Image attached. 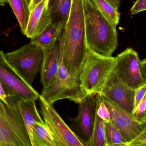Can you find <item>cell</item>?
<instances>
[{
  "label": "cell",
  "instance_id": "cell-1",
  "mask_svg": "<svg viewBox=\"0 0 146 146\" xmlns=\"http://www.w3.org/2000/svg\"><path fill=\"white\" fill-rule=\"evenodd\" d=\"M58 40L66 68L70 73L80 76L88 51L83 0H72L69 18Z\"/></svg>",
  "mask_w": 146,
  "mask_h": 146
},
{
  "label": "cell",
  "instance_id": "cell-2",
  "mask_svg": "<svg viewBox=\"0 0 146 146\" xmlns=\"http://www.w3.org/2000/svg\"><path fill=\"white\" fill-rule=\"evenodd\" d=\"M86 44L91 52L111 57L118 45L116 26L90 0H83Z\"/></svg>",
  "mask_w": 146,
  "mask_h": 146
},
{
  "label": "cell",
  "instance_id": "cell-3",
  "mask_svg": "<svg viewBox=\"0 0 146 146\" xmlns=\"http://www.w3.org/2000/svg\"><path fill=\"white\" fill-rule=\"evenodd\" d=\"M21 100L0 99V146H32L19 106Z\"/></svg>",
  "mask_w": 146,
  "mask_h": 146
},
{
  "label": "cell",
  "instance_id": "cell-4",
  "mask_svg": "<svg viewBox=\"0 0 146 146\" xmlns=\"http://www.w3.org/2000/svg\"><path fill=\"white\" fill-rule=\"evenodd\" d=\"M58 69L52 82L42 88L40 95L48 103L53 105L60 100L68 99L77 104L88 94L81 85L80 76L70 73L66 68L60 48Z\"/></svg>",
  "mask_w": 146,
  "mask_h": 146
},
{
  "label": "cell",
  "instance_id": "cell-5",
  "mask_svg": "<svg viewBox=\"0 0 146 146\" xmlns=\"http://www.w3.org/2000/svg\"><path fill=\"white\" fill-rule=\"evenodd\" d=\"M116 64V57L100 56L88 49L80 73L82 87L88 94L100 93Z\"/></svg>",
  "mask_w": 146,
  "mask_h": 146
},
{
  "label": "cell",
  "instance_id": "cell-6",
  "mask_svg": "<svg viewBox=\"0 0 146 146\" xmlns=\"http://www.w3.org/2000/svg\"><path fill=\"white\" fill-rule=\"evenodd\" d=\"M4 56L21 79L32 86L36 76L41 70L44 58L43 50L29 43L13 52L4 53Z\"/></svg>",
  "mask_w": 146,
  "mask_h": 146
},
{
  "label": "cell",
  "instance_id": "cell-7",
  "mask_svg": "<svg viewBox=\"0 0 146 146\" xmlns=\"http://www.w3.org/2000/svg\"><path fill=\"white\" fill-rule=\"evenodd\" d=\"M40 111L56 146H86V143L65 123L53 106L40 94Z\"/></svg>",
  "mask_w": 146,
  "mask_h": 146
},
{
  "label": "cell",
  "instance_id": "cell-8",
  "mask_svg": "<svg viewBox=\"0 0 146 146\" xmlns=\"http://www.w3.org/2000/svg\"><path fill=\"white\" fill-rule=\"evenodd\" d=\"M0 82L8 96L22 100L36 101L40 94L25 83L13 70L7 62L3 51L0 50Z\"/></svg>",
  "mask_w": 146,
  "mask_h": 146
},
{
  "label": "cell",
  "instance_id": "cell-9",
  "mask_svg": "<svg viewBox=\"0 0 146 146\" xmlns=\"http://www.w3.org/2000/svg\"><path fill=\"white\" fill-rule=\"evenodd\" d=\"M114 71L118 77L135 90L146 84L140 70L138 54L131 48H126L116 57Z\"/></svg>",
  "mask_w": 146,
  "mask_h": 146
},
{
  "label": "cell",
  "instance_id": "cell-10",
  "mask_svg": "<svg viewBox=\"0 0 146 146\" xmlns=\"http://www.w3.org/2000/svg\"><path fill=\"white\" fill-rule=\"evenodd\" d=\"M101 96L110 112V122L121 134L127 143L133 141L146 130V125L139 123L131 114L109 98L102 95Z\"/></svg>",
  "mask_w": 146,
  "mask_h": 146
},
{
  "label": "cell",
  "instance_id": "cell-11",
  "mask_svg": "<svg viewBox=\"0 0 146 146\" xmlns=\"http://www.w3.org/2000/svg\"><path fill=\"white\" fill-rule=\"evenodd\" d=\"M135 92L136 90L118 77L113 71L100 94L132 115Z\"/></svg>",
  "mask_w": 146,
  "mask_h": 146
},
{
  "label": "cell",
  "instance_id": "cell-12",
  "mask_svg": "<svg viewBox=\"0 0 146 146\" xmlns=\"http://www.w3.org/2000/svg\"><path fill=\"white\" fill-rule=\"evenodd\" d=\"M98 98V94H88L78 104V114L73 119L74 125L86 146L93 133Z\"/></svg>",
  "mask_w": 146,
  "mask_h": 146
},
{
  "label": "cell",
  "instance_id": "cell-13",
  "mask_svg": "<svg viewBox=\"0 0 146 146\" xmlns=\"http://www.w3.org/2000/svg\"><path fill=\"white\" fill-rule=\"evenodd\" d=\"M49 0H42L30 8L29 18L25 30V35L32 39L40 34L52 23L48 10Z\"/></svg>",
  "mask_w": 146,
  "mask_h": 146
},
{
  "label": "cell",
  "instance_id": "cell-14",
  "mask_svg": "<svg viewBox=\"0 0 146 146\" xmlns=\"http://www.w3.org/2000/svg\"><path fill=\"white\" fill-rule=\"evenodd\" d=\"M43 52L44 58L40 70V82L42 88L52 82L58 69L60 54L58 40L51 50Z\"/></svg>",
  "mask_w": 146,
  "mask_h": 146
},
{
  "label": "cell",
  "instance_id": "cell-15",
  "mask_svg": "<svg viewBox=\"0 0 146 146\" xmlns=\"http://www.w3.org/2000/svg\"><path fill=\"white\" fill-rule=\"evenodd\" d=\"M64 26L60 22H52L40 34L31 39L29 43L41 48L43 52L51 50L58 41Z\"/></svg>",
  "mask_w": 146,
  "mask_h": 146
},
{
  "label": "cell",
  "instance_id": "cell-16",
  "mask_svg": "<svg viewBox=\"0 0 146 146\" xmlns=\"http://www.w3.org/2000/svg\"><path fill=\"white\" fill-rule=\"evenodd\" d=\"M19 106L31 142L32 129L34 124L36 122L43 123L44 122V120L42 119L37 111L35 101L21 100L19 102Z\"/></svg>",
  "mask_w": 146,
  "mask_h": 146
},
{
  "label": "cell",
  "instance_id": "cell-17",
  "mask_svg": "<svg viewBox=\"0 0 146 146\" xmlns=\"http://www.w3.org/2000/svg\"><path fill=\"white\" fill-rule=\"evenodd\" d=\"M72 0H49L48 7L52 22H59L65 25L71 8Z\"/></svg>",
  "mask_w": 146,
  "mask_h": 146
},
{
  "label": "cell",
  "instance_id": "cell-18",
  "mask_svg": "<svg viewBox=\"0 0 146 146\" xmlns=\"http://www.w3.org/2000/svg\"><path fill=\"white\" fill-rule=\"evenodd\" d=\"M32 146H56L51 131L45 122H36L32 129Z\"/></svg>",
  "mask_w": 146,
  "mask_h": 146
},
{
  "label": "cell",
  "instance_id": "cell-19",
  "mask_svg": "<svg viewBox=\"0 0 146 146\" xmlns=\"http://www.w3.org/2000/svg\"><path fill=\"white\" fill-rule=\"evenodd\" d=\"M30 2L31 0H8L24 35L30 15Z\"/></svg>",
  "mask_w": 146,
  "mask_h": 146
},
{
  "label": "cell",
  "instance_id": "cell-20",
  "mask_svg": "<svg viewBox=\"0 0 146 146\" xmlns=\"http://www.w3.org/2000/svg\"><path fill=\"white\" fill-rule=\"evenodd\" d=\"M87 146H106L105 122L96 112L93 133Z\"/></svg>",
  "mask_w": 146,
  "mask_h": 146
},
{
  "label": "cell",
  "instance_id": "cell-21",
  "mask_svg": "<svg viewBox=\"0 0 146 146\" xmlns=\"http://www.w3.org/2000/svg\"><path fill=\"white\" fill-rule=\"evenodd\" d=\"M90 1L115 25L118 24L120 19L118 9L107 0H90Z\"/></svg>",
  "mask_w": 146,
  "mask_h": 146
},
{
  "label": "cell",
  "instance_id": "cell-22",
  "mask_svg": "<svg viewBox=\"0 0 146 146\" xmlns=\"http://www.w3.org/2000/svg\"><path fill=\"white\" fill-rule=\"evenodd\" d=\"M106 146H127V142L111 122H105Z\"/></svg>",
  "mask_w": 146,
  "mask_h": 146
},
{
  "label": "cell",
  "instance_id": "cell-23",
  "mask_svg": "<svg viewBox=\"0 0 146 146\" xmlns=\"http://www.w3.org/2000/svg\"><path fill=\"white\" fill-rule=\"evenodd\" d=\"M146 95L134 110L132 115L135 119L141 124H146Z\"/></svg>",
  "mask_w": 146,
  "mask_h": 146
},
{
  "label": "cell",
  "instance_id": "cell-24",
  "mask_svg": "<svg viewBox=\"0 0 146 146\" xmlns=\"http://www.w3.org/2000/svg\"><path fill=\"white\" fill-rule=\"evenodd\" d=\"M96 114L106 123L110 122L111 116L107 107L102 98L100 93H98Z\"/></svg>",
  "mask_w": 146,
  "mask_h": 146
},
{
  "label": "cell",
  "instance_id": "cell-25",
  "mask_svg": "<svg viewBox=\"0 0 146 146\" xmlns=\"http://www.w3.org/2000/svg\"><path fill=\"white\" fill-rule=\"evenodd\" d=\"M146 10V0H136L130 9L131 15H135Z\"/></svg>",
  "mask_w": 146,
  "mask_h": 146
},
{
  "label": "cell",
  "instance_id": "cell-26",
  "mask_svg": "<svg viewBox=\"0 0 146 146\" xmlns=\"http://www.w3.org/2000/svg\"><path fill=\"white\" fill-rule=\"evenodd\" d=\"M146 84H145L136 90L135 96V102H134V111L142 100L145 96H146Z\"/></svg>",
  "mask_w": 146,
  "mask_h": 146
},
{
  "label": "cell",
  "instance_id": "cell-27",
  "mask_svg": "<svg viewBox=\"0 0 146 146\" xmlns=\"http://www.w3.org/2000/svg\"><path fill=\"white\" fill-rule=\"evenodd\" d=\"M146 130L142 132L137 137L128 143V146H146Z\"/></svg>",
  "mask_w": 146,
  "mask_h": 146
},
{
  "label": "cell",
  "instance_id": "cell-28",
  "mask_svg": "<svg viewBox=\"0 0 146 146\" xmlns=\"http://www.w3.org/2000/svg\"><path fill=\"white\" fill-rule=\"evenodd\" d=\"M11 97V96H8L6 94L1 83L0 82V99H1L5 102H8Z\"/></svg>",
  "mask_w": 146,
  "mask_h": 146
},
{
  "label": "cell",
  "instance_id": "cell-29",
  "mask_svg": "<svg viewBox=\"0 0 146 146\" xmlns=\"http://www.w3.org/2000/svg\"><path fill=\"white\" fill-rule=\"evenodd\" d=\"M146 59H144L143 60H140V67L142 75L144 78L146 79Z\"/></svg>",
  "mask_w": 146,
  "mask_h": 146
},
{
  "label": "cell",
  "instance_id": "cell-30",
  "mask_svg": "<svg viewBox=\"0 0 146 146\" xmlns=\"http://www.w3.org/2000/svg\"><path fill=\"white\" fill-rule=\"evenodd\" d=\"M114 7L118 9L120 5V0H107Z\"/></svg>",
  "mask_w": 146,
  "mask_h": 146
},
{
  "label": "cell",
  "instance_id": "cell-31",
  "mask_svg": "<svg viewBox=\"0 0 146 146\" xmlns=\"http://www.w3.org/2000/svg\"><path fill=\"white\" fill-rule=\"evenodd\" d=\"M42 0H31L30 5V8H31L32 6L36 5L39 3Z\"/></svg>",
  "mask_w": 146,
  "mask_h": 146
},
{
  "label": "cell",
  "instance_id": "cell-32",
  "mask_svg": "<svg viewBox=\"0 0 146 146\" xmlns=\"http://www.w3.org/2000/svg\"><path fill=\"white\" fill-rule=\"evenodd\" d=\"M7 3H8V0H0L1 6H5Z\"/></svg>",
  "mask_w": 146,
  "mask_h": 146
}]
</instances>
